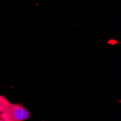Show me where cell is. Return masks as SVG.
Returning <instances> with one entry per match:
<instances>
[{
    "mask_svg": "<svg viewBox=\"0 0 121 121\" xmlns=\"http://www.w3.org/2000/svg\"><path fill=\"white\" fill-rule=\"evenodd\" d=\"M0 121H7V120H6L3 119V118H2V117H0Z\"/></svg>",
    "mask_w": 121,
    "mask_h": 121,
    "instance_id": "3957f363",
    "label": "cell"
},
{
    "mask_svg": "<svg viewBox=\"0 0 121 121\" xmlns=\"http://www.w3.org/2000/svg\"><path fill=\"white\" fill-rule=\"evenodd\" d=\"M0 117H1V114H0Z\"/></svg>",
    "mask_w": 121,
    "mask_h": 121,
    "instance_id": "277c9868",
    "label": "cell"
},
{
    "mask_svg": "<svg viewBox=\"0 0 121 121\" xmlns=\"http://www.w3.org/2000/svg\"><path fill=\"white\" fill-rule=\"evenodd\" d=\"M30 116L31 113L21 104L11 103L1 113V117L7 121H25Z\"/></svg>",
    "mask_w": 121,
    "mask_h": 121,
    "instance_id": "6da1fadb",
    "label": "cell"
},
{
    "mask_svg": "<svg viewBox=\"0 0 121 121\" xmlns=\"http://www.w3.org/2000/svg\"><path fill=\"white\" fill-rule=\"evenodd\" d=\"M10 104L11 102L7 99L5 96L0 95V114L8 107Z\"/></svg>",
    "mask_w": 121,
    "mask_h": 121,
    "instance_id": "7a4b0ae2",
    "label": "cell"
}]
</instances>
